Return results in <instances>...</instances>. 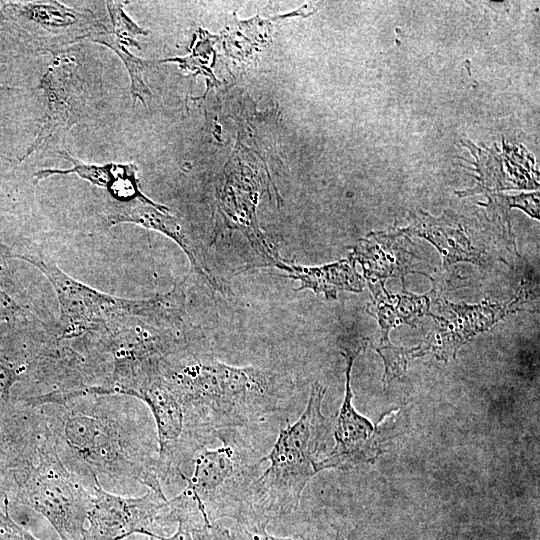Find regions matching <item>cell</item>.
<instances>
[{
	"instance_id": "cell-1",
	"label": "cell",
	"mask_w": 540,
	"mask_h": 540,
	"mask_svg": "<svg viewBox=\"0 0 540 540\" xmlns=\"http://www.w3.org/2000/svg\"><path fill=\"white\" fill-rule=\"evenodd\" d=\"M125 399L85 392L36 408L59 459L90 491L98 484L113 491L139 484L164 493L157 473L158 443Z\"/></svg>"
},
{
	"instance_id": "cell-2",
	"label": "cell",
	"mask_w": 540,
	"mask_h": 540,
	"mask_svg": "<svg viewBox=\"0 0 540 540\" xmlns=\"http://www.w3.org/2000/svg\"><path fill=\"white\" fill-rule=\"evenodd\" d=\"M160 367L189 421L215 437L219 430L239 429L279 411L295 388L280 373L215 359L173 360L169 355Z\"/></svg>"
},
{
	"instance_id": "cell-3",
	"label": "cell",
	"mask_w": 540,
	"mask_h": 540,
	"mask_svg": "<svg viewBox=\"0 0 540 540\" xmlns=\"http://www.w3.org/2000/svg\"><path fill=\"white\" fill-rule=\"evenodd\" d=\"M326 388L312 384L301 416L279 431L268 466L253 482L241 518L236 522L268 525L294 512L309 481L317 474L318 456L326 444L329 421L322 413Z\"/></svg>"
},
{
	"instance_id": "cell-4",
	"label": "cell",
	"mask_w": 540,
	"mask_h": 540,
	"mask_svg": "<svg viewBox=\"0 0 540 540\" xmlns=\"http://www.w3.org/2000/svg\"><path fill=\"white\" fill-rule=\"evenodd\" d=\"M221 445L204 447L192 459L193 471L181 475L184 490L203 508L211 521L230 518L238 521L255 479L262 457L243 438L239 429L219 430Z\"/></svg>"
},
{
	"instance_id": "cell-5",
	"label": "cell",
	"mask_w": 540,
	"mask_h": 540,
	"mask_svg": "<svg viewBox=\"0 0 540 540\" xmlns=\"http://www.w3.org/2000/svg\"><path fill=\"white\" fill-rule=\"evenodd\" d=\"M3 250L9 258L32 264L53 286L60 306V340L96 333L102 341L113 323L135 318L136 299L114 297L74 279L35 244Z\"/></svg>"
},
{
	"instance_id": "cell-6",
	"label": "cell",
	"mask_w": 540,
	"mask_h": 540,
	"mask_svg": "<svg viewBox=\"0 0 540 540\" xmlns=\"http://www.w3.org/2000/svg\"><path fill=\"white\" fill-rule=\"evenodd\" d=\"M41 514L61 540H85L93 492L61 462L44 435L38 461L10 499Z\"/></svg>"
},
{
	"instance_id": "cell-7",
	"label": "cell",
	"mask_w": 540,
	"mask_h": 540,
	"mask_svg": "<svg viewBox=\"0 0 540 540\" xmlns=\"http://www.w3.org/2000/svg\"><path fill=\"white\" fill-rule=\"evenodd\" d=\"M74 57L60 55L48 67L39 88L47 99L38 133L21 161L40 148L64 141L69 130L90 119L100 101V84L92 82Z\"/></svg>"
},
{
	"instance_id": "cell-8",
	"label": "cell",
	"mask_w": 540,
	"mask_h": 540,
	"mask_svg": "<svg viewBox=\"0 0 540 540\" xmlns=\"http://www.w3.org/2000/svg\"><path fill=\"white\" fill-rule=\"evenodd\" d=\"M4 14L35 51L52 53L107 30L92 11L56 1L9 3Z\"/></svg>"
},
{
	"instance_id": "cell-9",
	"label": "cell",
	"mask_w": 540,
	"mask_h": 540,
	"mask_svg": "<svg viewBox=\"0 0 540 540\" xmlns=\"http://www.w3.org/2000/svg\"><path fill=\"white\" fill-rule=\"evenodd\" d=\"M173 524L165 493L147 489L141 496H122L98 484L93 492L85 540H123L131 535L157 534L162 525Z\"/></svg>"
},
{
	"instance_id": "cell-10",
	"label": "cell",
	"mask_w": 540,
	"mask_h": 540,
	"mask_svg": "<svg viewBox=\"0 0 540 540\" xmlns=\"http://www.w3.org/2000/svg\"><path fill=\"white\" fill-rule=\"evenodd\" d=\"M366 341L342 352L346 360L345 395L340 407L334 430L335 445L331 452L316 463L319 473L332 468H351L359 464L374 462L383 452L384 427L383 417L373 424L361 415L353 405L351 372L359 353L366 348Z\"/></svg>"
},
{
	"instance_id": "cell-11",
	"label": "cell",
	"mask_w": 540,
	"mask_h": 540,
	"mask_svg": "<svg viewBox=\"0 0 540 540\" xmlns=\"http://www.w3.org/2000/svg\"><path fill=\"white\" fill-rule=\"evenodd\" d=\"M523 292L509 303L490 302L479 304L452 303L439 300V315L433 317L434 326L420 343L421 355L432 352L439 360L449 361L456 357L461 346L477 334L486 331L506 315L519 310Z\"/></svg>"
},
{
	"instance_id": "cell-12",
	"label": "cell",
	"mask_w": 540,
	"mask_h": 540,
	"mask_svg": "<svg viewBox=\"0 0 540 540\" xmlns=\"http://www.w3.org/2000/svg\"><path fill=\"white\" fill-rule=\"evenodd\" d=\"M42 437L36 407L21 405L0 417V494L9 500L36 465Z\"/></svg>"
},
{
	"instance_id": "cell-13",
	"label": "cell",
	"mask_w": 540,
	"mask_h": 540,
	"mask_svg": "<svg viewBox=\"0 0 540 540\" xmlns=\"http://www.w3.org/2000/svg\"><path fill=\"white\" fill-rule=\"evenodd\" d=\"M257 199L255 183L228 177L218 197L222 228L240 231L267 265L276 267L283 258L260 230L255 212Z\"/></svg>"
},
{
	"instance_id": "cell-14",
	"label": "cell",
	"mask_w": 540,
	"mask_h": 540,
	"mask_svg": "<svg viewBox=\"0 0 540 540\" xmlns=\"http://www.w3.org/2000/svg\"><path fill=\"white\" fill-rule=\"evenodd\" d=\"M409 239L399 230L394 233L373 232L351 247L350 258L359 262L368 282H384L412 272L416 254L409 248Z\"/></svg>"
},
{
	"instance_id": "cell-15",
	"label": "cell",
	"mask_w": 540,
	"mask_h": 540,
	"mask_svg": "<svg viewBox=\"0 0 540 540\" xmlns=\"http://www.w3.org/2000/svg\"><path fill=\"white\" fill-rule=\"evenodd\" d=\"M60 155L72 163L69 169H42L34 174L35 183L54 175L75 174L79 178L95 186L107 189L117 201L129 203L142 201L155 203L142 193L137 177L138 168L134 163H86L72 157L68 152L60 150Z\"/></svg>"
},
{
	"instance_id": "cell-16",
	"label": "cell",
	"mask_w": 540,
	"mask_h": 540,
	"mask_svg": "<svg viewBox=\"0 0 540 540\" xmlns=\"http://www.w3.org/2000/svg\"><path fill=\"white\" fill-rule=\"evenodd\" d=\"M168 210V207L165 205L157 203L149 204L136 200L118 208L110 216L109 222L111 225L133 223L166 235L184 251L195 273L201 276L213 290H221L218 283L211 277L197 257L182 226L174 216L168 213Z\"/></svg>"
},
{
	"instance_id": "cell-17",
	"label": "cell",
	"mask_w": 540,
	"mask_h": 540,
	"mask_svg": "<svg viewBox=\"0 0 540 540\" xmlns=\"http://www.w3.org/2000/svg\"><path fill=\"white\" fill-rule=\"evenodd\" d=\"M401 231L428 240L440 253L444 267L459 261L476 265L486 262L485 253L472 244L462 226L445 217L434 218L421 212L414 215L412 224Z\"/></svg>"
},
{
	"instance_id": "cell-18",
	"label": "cell",
	"mask_w": 540,
	"mask_h": 540,
	"mask_svg": "<svg viewBox=\"0 0 540 540\" xmlns=\"http://www.w3.org/2000/svg\"><path fill=\"white\" fill-rule=\"evenodd\" d=\"M355 263L349 257L322 266H303L282 259L276 267L287 272L284 277L300 282V287L295 290L310 289L328 300H335L339 291L359 293L363 290L365 282Z\"/></svg>"
},
{
	"instance_id": "cell-19",
	"label": "cell",
	"mask_w": 540,
	"mask_h": 540,
	"mask_svg": "<svg viewBox=\"0 0 540 540\" xmlns=\"http://www.w3.org/2000/svg\"><path fill=\"white\" fill-rule=\"evenodd\" d=\"M170 516L177 524L169 537L151 534L156 540H229V530L211 521L206 511L183 489L169 499Z\"/></svg>"
},
{
	"instance_id": "cell-20",
	"label": "cell",
	"mask_w": 540,
	"mask_h": 540,
	"mask_svg": "<svg viewBox=\"0 0 540 540\" xmlns=\"http://www.w3.org/2000/svg\"><path fill=\"white\" fill-rule=\"evenodd\" d=\"M430 299L427 295H415L403 289L397 295H390L385 289L374 295L368 306V313L374 316L382 336L400 324L414 326L416 320L430 313Z\"/></svg>"
},
{
	"instance_id": "cell-21",
	"label": "cell",
	"mask_w": 540,
	"mask_h": 540,
	"mask_svg": "<svg viewBox=\"0 0 540 540\" xmlns=\"http://www.w3.org/2000/svg\"><path fill=\"white\" fill-rule=\"evenodd\" d=\"M32 355L30 350L12 352L0 348V417L21 406L13 391L18 383L31 386Z\"/></svg>"
},
{
	"instance_id": "cell-22",
	"label": "cell",
	"mask_w": 540,
	"mask_h": 540,
	"mask_svg": "<svg viewBox=\"0 0 540 540\" xmlns=\"http://www.w3.org/2000/svg\"><path fill=\"white\" fill-rule=\"evenodd\" d=\"M90 40L110 48L121 58L130 77L131 95L134 103L136 99H139L146 106V99L151 97L150 89L144 81V72L149 66V62L136 57L126 47L118 44L111 36L109 29L94 35Z\"/></svg>"
},
{
	"instance_id": "cell-23",
	"label": "cell",
	"mask_w": 540,
	"mask_h": 540,
	"mask_svg": "<svg viewBox=\"0 0 540 540\" xmlns=\"http://www.w3.org/2000/svg\"><path fill=\"white\" fill-rule=\"evenodd\" d=\"M197 33L198 35L194 37L196 42H193L191 53L188 56L170 58L161 62H176L182 70L192 72L194 75H203L207 82V93L210 88L219 84L212 72L215 53L212 50L210 35L202 29H199Z\"/></svg>"
},
{
	"instance_id": "cell-24",
	"label": "cell",
	"mask_w": 540,
	"mask_h": 540,
	"mask_svg": "<svg viewBox=\"0 0 540 540\" xmlns=\"http://www.w3.org/2000/svg\"><path fill=\"white\" fill-rule=\"evenodd\" d=\"M8 256L0 251V322L12 323L25 320L29 316L28 307L20 294V287L14 282L6 262Z\"/></svg>"
},
{
	"instance_id": "cell-25",
	"label": "cell",
	"mask_w": 540,
	"mask_h": 540,
	"mask_svg": "<svg viewBox=\"0 0 540 540\" xmlns=\"http://www.w3.org/2000/svg\"><path fill=\"white\" fill-rule=\"evenodd\" d=\"M123 1H107L106 6L111 18L113 31H110L113 39L120 45L132 46L141 49L136 37L147 35L149 31L139 27L126 13Z\"/></svg>"
},
{
	"instance_id": "cell-26",
	"label": "cell",
	"mask_w": 540,
	"mask_h": 540,
	"mask_svg": "<svg viewBox=\"0 0 540 540\" xmlns=\"http://www.w3.org/2000/svg\"><path fill=\"white\" fill-rule=\"evenodd\" d=\"M384 363L383 385L386 388L390 382L401 377L407 369L408 361L421 356L420 345L413 348L397 347L390 342L375 347Z\"/></svg>"
},
{
	"instance_id": "cell-27",
	"label": "cell",
	"mask_w": 540,
	"mask_h": 540,
	"mask_svg": "<svg viewBox=\"0 0 540 540\" xmlns=\"http://www.w3.org/2000/svg\"><path fill=\"white\" fill-rule=\"evenodd\" d=\"M266 524L235 522L229 530V540H309L302 536H274L267 532ZM334 540H342L337 531Z\"/></svg>"
},
{
	"instance_id": "cell-28",
	"label": "cell",
	"mask_w": 540,
	"mask_h": 540,
	"mask_svg": "<svg viewBox=\"0 0 540 540\" xmlns=\"http://www.w3.org/2000/svg\"><path fill=\"white\" fill-rule=\"evenodd\" d=\"M10 500L0 494V540H40L10 515Z\"/></svg>"
},
{
	"instance_id": "cell-29",
	"label": "cell",
	"mask_w": 540,
	"mask_h": 540,
	"mask_svg": "<svg viewBox=\"0 0 540 540\" xmlns=\"http://www.w3.org/2000/svg\"><path fill=\"white\" fill-rule=\"evenodd\" d=\"M149 539H150V540H156V539H154V538H149Z\"/></svg>"
},
{
	"instance_id": "cell-30",
	"label": "cell",
	"mask_w": 540,
	"mask_h": 540,
	"mask_svg": "<svg viewBox=\"0 0 540 540\" xmlns=\"http://www.w3.org/2000/svg\"><path fill=\"white\" fill-rule=\"evenodd\" d=\"M0 89H2V87L0 86Z\"/></svg>"
}]
</instances>
